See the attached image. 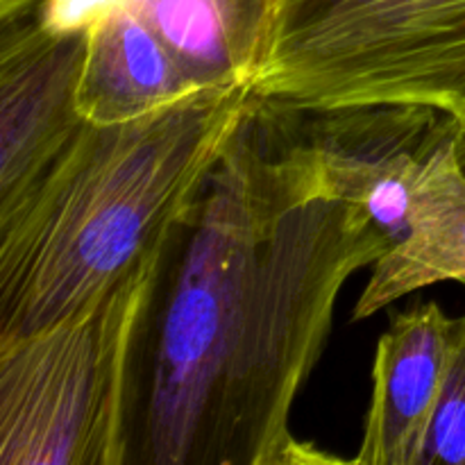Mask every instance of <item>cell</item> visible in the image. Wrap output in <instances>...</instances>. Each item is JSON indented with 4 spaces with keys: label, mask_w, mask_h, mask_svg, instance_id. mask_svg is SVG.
<instances>
[{
    "label": "cell",
    "mask_w": 465,
    "mask_h": 465,
    "mask_svg": "<svg viewBox=\"0 0 465 465\" xmlns=\"http://www.w3.org/2000/svg\"><path fill=\"white\" fill-rule=\"evenodd\" d=\"M39 5V0H0V21L30 14Z\"/></svg>",
    "instance_id": "12"
},
{
    "label": "cell",
    "mask_w": 465,
    "mask_h": 465,
    "mask_svg": "<svg viewBox=\"0 0 465 465\" xmlns=\"http://www.w3.org/2000/svg\"><path fill=\"white\" fill-rule=\"evenodd\" d=\"M416 465H465V316L457 318L448 371Z\"/></svg>",
    "instance_id": "11"
},
{
    "label": "cell",
    "mask_w": 465,
    "mask_h": 465,
    "mask_svg": "<svg viewBox=\"0 0 465 465\" xmlns=\"http://www.w3.org/2000/svg\"><path fill=\"white\" fill-rule=\"evenodd\" d=\"M257 100L252 86H204L145 116L82 123L0 207V341L80 312L159 248Z\"/></svg>",
    "instance_id": "2"
},
{
    "label": "cell",
    "mask_w": 465,
    "mask_h": 465,
    "mask_svg": "<svg viewBox=\"0 0 465 465\" xmlns=\"http://www.w3.org/2000/svg\"><path fill=\"white\" fill-rule=\"evenodd\" d=\"M284 114L327 191L361 209L391 248L411 230L418 189L436 154L461 132L454 114L420 103H359Z\"/></svg>",
    "instance_id": "5"
},
{
    "label": "cell",
    "mask_w": 465,
    "mask_h": 465,
    "mask_svg": "<svg viewBox=\"0 0 465 465\" xmlns=\"http://www.w3.org/2000/svg\"><path fill=\"white\" fill-rule=\"evenodd\" d=\"M259 98L284 112L359 103L465 109V0H282Z\"/></svg>",
    "instance_id": "4"
},
{
    "label": "cell",
    "mask_w": 465,
    "mask_h": 465,
    "mask_svg": "<svg viewBox=\"0 0 465 465\" xmlns=\"http://www.w3.org/2000/svg\"><path fill=\"white\" fill-rule=\"evenodd\" d=\"M389 241L262 98L173 225L136 343L125 465L339 461L291 430L345 282Z\"/></svg>",
    "instance_id": "1"
},
{
    "label": "cell",
    "mask_w": 465,
    "mask_h": 465,
    "mask_svg": "<svg viewBox=\"0 0 465 465\" xmlns=\"http://www.w3.org/2000/svg\"><path fill=\"white\" fill-rule=\"evenodd\" d=\"M443 282L465 284V163L461 132L436 154L411 213L407 239L375 262L352 321H366L389 304Z\"/></svg>",
    "instance_id": "9"
},
{
    "label": "cell",
    "mask_w": 465,
    "mask_h": 465,
    "mask_svg": "<svg viewBox=\"0 0 465 465\" xmlns=\"http://www.w3.org/2000/svg\"><path fill=\"white\" fill-rule=\"evenodd\" d=\"M457 318L436 302L398 313L380 336L372 395L354 463L416 465L443 386Z\"/></svg>",
    "instance_id": "7"
},
{
    "label": "cell",
    "mask_w": 465,
    "mask_h": 465,
    "mask_svg": "<svg viewBox=\"0 0 465 465\" xmlns=\"http://www.w3.org/2000/svg\"><path fill=\"white\" fill-rule=\"evenodd\" d=\"M86 36L77 86V109L84 121H130L204 89L134 9H114Z\"/></svg>",
    "instance_id": "10"
},
{
    "label": "cell",
    "mask_w": 465,
    "mask_h": 465,
    "mask_svg": "<svg viewBox=\"0 0 465 465\" xmlns=\"http://www.w3.org/2000/svg\"><path fill=\"white\" fill-rule=\"evenodd\" d=\"M163 245L80 312L0 341V465H125L132 368Z\"/></svg>",
    "instance_id": "3"
},
{
    "label": "cell",
    "mask_w": 465,
    "mask_h": 465,
    "mask_svg": "<svg viewBox=\"0 0 465 465\" xmlns=\"http://www.w3.org/2000/svg\"><path fill=\"white\" fill-rule=\"evenodd\" d=\"M459 125H461V154H463V163H465V109L459 114Z\"/></svg>",
    "instance_id": "13"
},
{
    "label": "cell",
    "mask_w": 465,
    "mask_h": 465,
    "mask_svg": "<svg viewBox=\"0 0 465 465\" xmlns=\"http://www.w3.org/2000/svg\"><path fill=\"white\" fill-rule=\"evenodd\" d=\"M86 39L45 30L35 12L0 21V207L25 193L84 123Z\"/></svg>",
    "instance_id": "6"
},
{
    "label": "cell",
    "mask_w": 465,
    "mask_h": 465,
    "mask_svg": "<svg viewBox=\"0 0 465 465\" xmlns=\"http://www.w3.org/2000/svg\"><path fill=\"white\" fill-rule=\"evenodd\" d=\"M86 14L130 7L198 86H252L266 68L282 0H75Z\"/></svg>",
    "instance_id": "8"
}]
</instances>
